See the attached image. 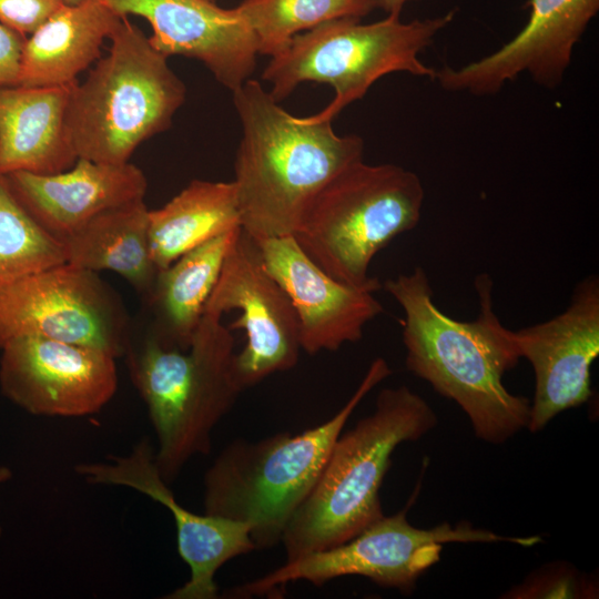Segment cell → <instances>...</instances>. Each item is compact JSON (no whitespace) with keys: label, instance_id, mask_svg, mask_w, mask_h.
<instances>
[{"label":"cell","instance_id":"cell-3","mask_svg":"<svg viewBox=\"0 0 599 599\" xmlns=\"http://www.w3.org/2000/svg\"><path fill=\"white\" fill-rule=\"evenodd\" d=\"M437 416L407 386L379 392L375 409L341 433L281 542L286 560L345 542L383 514L379 490L395 448L434 429Z\"/></svg>","mask_w":599,"mask_h":599},{"label":"cell","instance_id":"cell-20","mask_svg":"<svg viewBox=\"0 0 599 599\" xmlns=\"http://www.w3.org/2000/svg\"><path fill=\"white\" fill-rule=\"evenodd\" d=\"M121 17L106 0L63 4L26 38L18 84L67 85L101 57Z\"/></svg>","mask_w":599,"mask_h":599},{"label":"cell","instance_id":"cell-7","mask_svg":"<svg viewBox=\"0 0 599 599\" xmlns=\"http://www.w3.org/2000/svg\"><path fill=\"white\" fill-rule=\"evenodd\" d=\"M419 176L396 164L356 162L313 199L293 235L305 254L334 278L373 292L375 255L420 220Z\"/></svg>","mask_w":599,"mask_h":599},{"label":"cell","instance_id":"cell-6","mask_svg":"<svg viewBox=\"0 0 599 599\" xmlns=\"http://www.w3.org/2000/svg\"><path fill=\"white\" fill-rule=\"evenodd\" d=\"M109 40L106 55L72 87L67 126L78 158L119 164L171 126L186 88L167 58L128 18Z\"/></svg>","mask_w":599,"mask_h":599},{"label":"cell","instance_id":"cell-17","mask_svg":"<svg viewBox=\"0 0 599 599\" xmlns=\"http://www.w3.org/2000/svg\"><path fill=\"white\" fill-rule=\"evenodd\" d=\"M121 16H139L152 29L149 40L166 58L204 64L231 91L251 79L257 59L254 35L236 8L207 0H106Z\"/></svg>","mask_w":599,"mask_h":599},{"label":"cell","instance_id":"cell-2","mask_svg":"<svg viewBox=\"0 0 599 599\" xmlns=\"http://www.w3.org/2000/svg\"><path fill=\"white\" fill-rule=\"evenodd\" d=\"M242 124L233 180L241 227L254 240L293 236L317 193L363 160L364 141L332 121L297 118L248 79L232 91Z\"/></svg>","mask_w":599,"mask_h":599},{"label":"cell","instance_id":"cell-25","mask_svg":"<svg viewBox=\"0 0 599 599\" xmlns=\"http://www.w3.org/2000/svg\"><path fill=\"white\" fill-rule=\"evenodd\" d=\"M65 262L62 242L35 222L0 175V285Z\"/></svg>","mask_w":599,"mask_h":599},{"label":"cell","instance_id":"cell-8","mask_svg":"<svg viewBox=\"0 0 599 599\" xmlns=\"http://www.w3.org/2000/svg\"><path fill=\"white\" fill-rule=\"evenodd\" d=\"M444 16L404 22L400 17L362 23L358 18L326 21L295 35L271 57L262 73L277 102L306 81L328 84L335 97L317 121H332L345 106L362 99L380 78L393 72L435 79L436 71L419 54L454 19Z\"/></svg>","mask_w":599,"mask_h":599},{"label":"cell","instance_id":"cell-29","mask_svg":"<svg viewBox=\"0 0 599 599\" xmlns=\"http://www.w3.org/2000/svg\"><path fill=\"white\" fill-rule=\"evenodd\" d=\"M377 7L383 9L389 17H400L404 6L418 0H375Z\"/></svg>","mask_w":599,"mask_h":599},{"label":"cell","instance_id":"cell-24","mask_svg":"<svg viewBox=\"0 0 599 599\" xmlns=\"http://www.w3.org/2000/svg\"><path fill=\"white\" fill-rule=\"evenodd\" d=\"M375 0H244L236 8L248 24L258 54L273 57L291 40L326 21L367 16Z\"/></svg>","mask_w":599,"mask_h":599},{"label":"cell","instance_id":"cell-21","mask_svg":"<svg viewBox=\"0 0 599 599\" xmlns=\"http://www.w3.org/2000/svg\"><path fill=\"white\" fill-rule=\"evenodd\" d=\"M241 229L206 241L159 271L145 301L153 317L149 329L162 345L189 348L227 252Z\"/></svg>","mask_w":599,"mask_h":599},{"label":"cell","instance_id":"cell-28","mask_svg":"<svg viewBox=\"0 0 599 599\" xmlns=\"http://www.w3.org/2000/svg\"><path fill=\"white\" fill-rule=\"evenodd\" d=\"M26 38L0 23V87L18 84Z\"/></svg>","mask_w":599,"mask_h":599},{"label":"cell","instance_id":"cell-19","mask_svg":"<svg viewBox=\"0 0 599 599\" xmlns=\"http://www.w3.org/2000/svg\"><path fill=\"white\" fill-rule=\"evenodd\" d=\"M73 84L0 87V175L55 174L74 165L67 126Z\"/></svg>","mask_w":599,"mask_h":599},{"label":"cell","instance_id":"cell-9","mask_svg":"<svg viewBox=\"0 0 599 599\" xmlns=\"http://www.w3.org/2000/svg\"><path fill=\"white\" fill-rule=\"evenodd\" d=\"M509 541L521 546L540 542L539 537H504L469 522L440 524L430 529L414 527L406 509L382 516L352 539L328 549L308 552L272 572L233 587L230 598L267 596L288 582L305 580L314 586L346 576L365 577L384 588L410 593L418 578L440 559L444 544Z\"/></svg>","mask_w":599,"mask_h":599},{"label":"cell","instance_id":"cell-1","mask_svg":"<svg viewBox=\"0 0 599 599\" xmlns=\"http://www.w3.org/2000/svg\"><path fill=\"white\" fill-rule=\"evenodd\" d=\"M400 305L405 364L434 390L454 400L468 416L475 435L489 444H502L527 428L530 400L511 394L505 373L520 357L493 309L491 280L481 274L475 282L479 300L477 317L457 321L433 300L427 273L416 266L384 283Z\"/></svg>","mask_w":599,"mask_h":599},{"label":"cell","instance_id":"cell-26","mask_svg":"<svg viewBox=\"0 0 599 599\" xmlns=\"http://www.w3.org/2000/svg\"><path fill=\"white\" fill-rule=\"evenodd\" d=\"M593 586L571 568L550 567L534 572L527 580L512 588L507 598H585L593 595Z\"/></svg>","mask_w":599,"mask_h":599},{"label":"cell","instance_id":"cell-10","mask_svg":"<svg viewBox=\"0 0 599 599\" xmlns=\"http://www.w3.org/2000/svg\"><path fill=\"white\" fill-rule=\"evenodd\" d=\"M120 296L97 272L63 263L0 285V348L35 336L123 356L131 337Z\"/></svg>","mask_w":599,"mask_h":599},{"label":"cell","instance_id":"cell-23","mask_svg":"<svg viewBox=\"0 0 599 599\" xmlns=\"http://www.w3.org/2000/svg\"><path fill=\"white\" fill-rule=\"evenodd\" d=\"M241 227L234 182L191 181L165 205L149 211V241L159 271L192 248Z\"/></svg>","mask_w":599,"mask_h":599},{"label":"cell","instance_id":"cell-16","mask_svg":"<svg viewBox=\"0 0 599 599\" xmlns=\"http://www.w3.org/2000/svg\"><path fill=\"white\" fill-rule=\"evenodd\" d=\"M256 242L268 273L294 307L300 345L305 353L335 352L346 343L359 341L367 323L383 313L375 292L327 274L305 254L294 236Z\"/></svg>","mask_w":599,"mask_h":599},{"label":"cell","instance_id":"cell-12","mask_svg":"<svg viewBox=\"0 0 599 599\" xmlns=\"http://www.w3.org/2000/svg\"><path fill=\"white\" fill-rule=\"evenodd\" d=\"M1 351V390L30 414L91 415L116 392L115 357L104 351L35 336L11 338Z\"/></svg>","mask_w":599,"mask_h":599},{"label":"cell","instance_id":"cell-32","mask_svg":"<svg viewBox=\"0 0 599 599\" xmlns=\"http://www.w3.org/2000/svg\"><path fill=\"white\" fill-rule=\"evenodd\" d=\"M207 1H211V2H215V3H216L217 0H207Z\"/></svg>","mask_w":599,"mask_h":599},{"label":"cell","instance_id":"cell-13","mask_svg":"<svg viewBox=\"0 0 599 599\" xmlns=\"http://www.w3.org/2000/svg\"><path fill=\"white\" fill-rule=\"evenodd\" d=\"M75 473L92 485L123 486L164 506L176 527L180 557L190 568V578L165 596L167 599H216V571L231 559L255 550L251 527L238 520L199 515L179 504L155 464L149 438L138 441L126 456H109L104 461L81 463Z\"/></svg>","mask_w":599,"mask_h":599},{"label":"cell","instance_id":"cell-14","mask_svg":"<svg viewBox=\"0 0 599 599\" xmlns=\"http://www.w3.org/2000/svg\"><path fill=\"white\" fill-rule=\"evenodd\" d=\"M509 336L535 372V395L527 428L544 429L558 414L591 396L590 367L599 355V280L579 282L568 307L555 317Z\"/></svg>","mask_w":599,"mask_h":599},{"label":"cell","instance_id":"cell-31","mask_svg":"<svg viewBox=\"0 0 599 599\" xmlns=\"http://www.w3.org/2000/svg\"><path fill=\"white\" fill-rule=\"evenodd\" d=\"M64 4H78L80 2H83L85 0H62Z\"/></svg>","mask_w":599,"mask_h":599},{"label":"cell","instance_id":"cell-5","mask_svg":"<svg viewBox=\"0 0 599 599\" xmlns=\"http://www.w3.org/2000/svg\"><path fill=\"white\" fill-rule=\"evenodd\" d=\"M390 374L387 362L377 357L346 404L323 424L298 434L230 443L204 475L205 514L247 524L255 550L281 542L348 418Z\"/></svg>","mask_w":599,"mask_h":599},{"label":"cell","instance_id":"cell-15","mask_svg":"<svg viewBox=\"0 0 599 599\" xmlns=\"http://www.w3.org/2000/svg\"><path fill=\"white\" fill-rule=\"evenodd\" d=\"M529 6L525 27L502 47L464 67L437 70L435 79L441 88L490 95L521 73L541 87L559 85L599 0H529Z\"/></svg>","mask_w":599,"mask_h":599},{"label":"cell","instance_id":"cell-30","mask_svg":"<svg viewBox=\"0 0 599 599\" xmlns=\"http://www.w3.org/2000/svg\"><path fill=\"white\" fill-rule=\"evenodd\" d=\"M11 477V471L7 467H0V484L8 480ZM2 534V529L0 527V536Z\"/></svg>","mask_w":599,"mask_h":599},{"label":"cell","instance_id":"cell-18","mask_svg":"<svg viewBox=\"0 0 599 599\" xmlns=\"http://www.w3.org/2000/svg\"><path fill=\"white\" fill-rule=\"evenodd\" d=\"M2 176L24 210L60 242L104 211L144 200L148 190L145 174L131 162L79 158L72 167L55 174Z\"/></svg>","mask_w":599,"mask_h":599},{"label":"cell","instance_id":"cell-22","mask_svg":"<svg viewBox=\"0 0 599 599\" xmlns=\"http://www.w3.org/2000/svg\"><path fill=\"white\" fill-rule=\"evenodd\" d=\"M149 211L138 200L97 215L62 241L67 263L112 271L146 300L159 273L150 252Z\"/></svg>","mask_w":599,"mask_h":599},{"label":"cell","instance_id":"cell-27","mask_svg":"<svg viewBox=\"0 0 599 599\" xmlns=\"http://www.w3.org/2000/svg\"><path fill=\"white\" fill-rule=\"evenodd\" d=\"M63 4L62 0H0V23L27 37Z\"/></svg>","mask_w":599,"mask_h":599},{"label":"cell","instance_id":"cell-11","mask_svg":"<svg viewBox=\"0 0 599 599\" xmlns=\"http://www.w3.org/2000/svg\"><path fill=\"white\" fill-rule=\"evenodd\" d=\"M232 311L240 315L231 328H242L246 336L245 346L233 359L242 390L297 364L302 349L294 307L268 273L257 242L242 229L204 307V312L221 315Z\"/></svg>","mask_w":599,"mask_h":599},{"label":"cell","instance_id":"cell-4","mask_svg":"<svg viewBox=\"0 0 599 599\" xmlns=\"http://www.w3.org/2000/svg\"><path fill=\"white\" fill-rule=\"evenodd\" d=\"M223 315L204 312L187 349L162 345L148 328L131 333L123 356L158 438L155 464L172 484L195 456L212 447V433L241 392L234 377V337Z\"/></svg>","mask_w":599,"mask_h":599}]
</instances>
